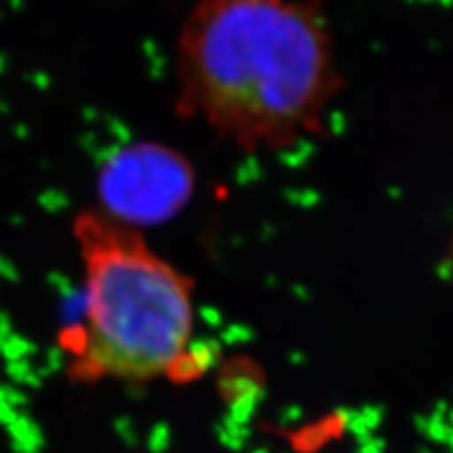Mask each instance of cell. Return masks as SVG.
Masks as SVG:
<instances>
[{"mask_svg":"<svg viewBox=\"0 0 453 453\" xmlns=\"http://www.w3.org/2000/svg\"><path fill=\"white\" fill-rule=\"evenodd\" d=\"M74 238L85 306L83 319L61 334L68 376L142 384L173 374L193 340L195 280L101 210L80 211Z\"/></svg>","mask_w":453,"mask_h":453,"instance_id":"cell-2","label":"cell"},{"mask_svg":"<svg viewBox=\"0 0 453 453\" xmlns=\"http://www.w3.org/2000/svg\"><path fill=\"white\" fill-rule=\"evenodd\" d=\"M180 119L251 151L325 136L346 80L323 0H196L176 42Z\"/></svg>","mask_w":453,"mask_h":453,"instance_id":"cell-1","label":"cell"},{"mask_svg":"<svg viewBox=\"0 0 453 453\" xmlns=\"http://www.w3.org/2000/svg\"><path fill=\"white\" fill-rule=\"evenodd\" d=\"M195 183V168L186 155L161 142H133L113 150L101 165L98 210L138 231L163 225L189 204Z\"/></svg>","mask_w":453,"mask_h":453,"instance_id":"cell-3","label":"cell"}]
</instances>
